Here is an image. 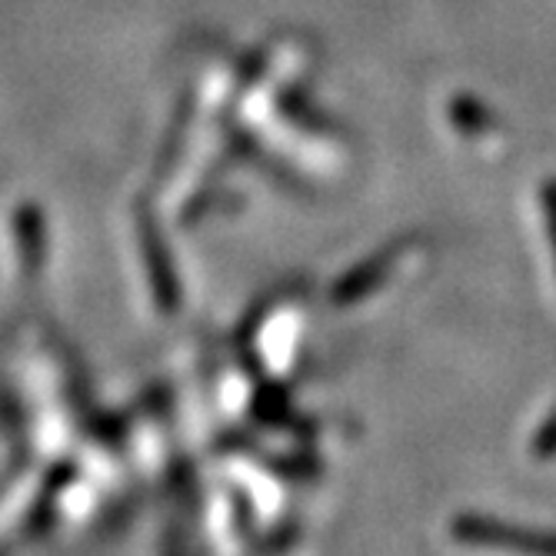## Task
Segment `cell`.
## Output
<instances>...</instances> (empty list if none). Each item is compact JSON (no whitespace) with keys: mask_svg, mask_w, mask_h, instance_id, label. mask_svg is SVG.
Segmentation results:
<instances>
[{"mask_svg":"<svg viewBox=\"0 0 556 556\" xmlns=\"http://www.w3.org/2000/svg\"><path fill=\"white\" fill-rule=\"evenodd\" d=\"M453 540L467 546H483V549H507V553H523V556H556V533L549 530H527L517 523H503L490 517H457L450 523Z\"/></svg>","mask_w":556,"mask_h":556,"instance_id":"cell-1","label":"cell"},{"mask_svg":"<svg viewBox=\"0 0 556 556\" xmlns=\"http://www.w3.org/2000/svg\"><path fill=\"white\" fill-rule=\"evenodd\" d=\"M533 450H536V457H540V460H549L553 453H556V417L543 427V433L536 437Z\"/></svg>","mask_w":556,"mask_h":556,"instance_id":"cell-2","label":"cell"},{"mask_svg":"<svg viewBox=\"0 0 556 556\" xmlns=\"http://www.w3.org/2000/svg\"><path fill=\"white\" fill-rule=\"evenodd\" d=\"M543 214H546V227H549V240H553V254H556V184L543 187Z\"/></svg>","mask_w":556,"mask_h":556,"instance_id":"cell-3","label":"cell"}]
</instances>
